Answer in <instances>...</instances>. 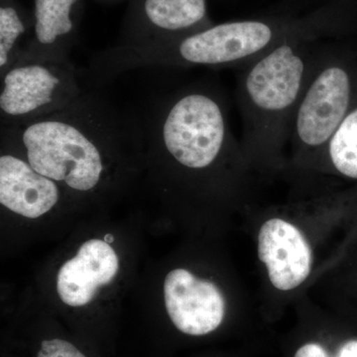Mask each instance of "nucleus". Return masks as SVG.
<instances>
[{
	"label": "nucleus",
	"mask_w": 357,
	"mask_h": 357,
	"mask_svg": "<svg viewBox=\"0 0 357 357\" xmlns=\"http://www.w3.org/2000/svg\"><path fill=\"white\" fill-rule=\"evenodd\" d=\"M144 126L96 93L22 126L1 128L2 144L42 175L79 192L102 184L109 162L139 142Z\"/></svg>",
	"instance_id": "nucleus-1"
},
{
	"label": "nucleus",
	"mask_w": 357,
	"mask_h": 357,
	"mask_svg": "<svg viewBox=\"0 0 357 357\" xmlns=\"http://www.w3.org/2000/svg\"><path fill=\"white\" fill-rule=\"evenodd\" d=\"M333 23L321 16L307 20H246L213 24L178 38L121 46L100 52L91 60L98 81L137 68H236L241 69L292 37L333 34Z\"/></svg>",
	"instance_id": "nucleus-2"
},
{
	"label": "nucleus",
	"mask_w": 357,
	"mask_h": 357,
	"mask_svg": "<svg viewBox=\"0 0 357 357\" xmlns=\"http://www.w3.org/2000/svg\"><path fill=\"white\" fill-rule=\"evenodd\" d=\"M326 35L292 37L239 69L236 102L243 119L244 151L273 159L290 140L294 115Z\"/></svg>",
	"instance_id": "nucleus-3"
},
{
	"label": "nucleus",
	"mask_w": 357,
	"mask_h": 357,
	"mask_svg": "<svg viewBox=\"0 0 357 357\" xmlns=\"http://www.w3.org/2000/svg\"><path fill=\"white\" fill-rule=\"evenodd\" d=\"M356 102V54L344 45L324 44L291 126L289 141L299 159L323 158Z\"/></svg>",
	"instance_id": "nucleus-4"
},
{
	"label": "nucleus",
	"mask_w": 357,
	"mask_h": 357,
	"mask_svg": "<svg viewBox=\"0 0 357 357\" xmlns=\"http://www.w3.org/2000/svg\"><path fill=\"white\" fill-rule=\"evenodd\" d=\"M0 79L1 128L22 126L55 114L83 93L69 57L23 56Z\"/></svg>",
	"instance_id": "nucleus-5"
},
{
	"label": "nucleus",
	"mask_w": 357,
	"mask_h": 357,
	"mask_svg": "<svg viewBox=\"0 0 357 357\" xmlns=\"http://www.w3.org/2000/svg\"><path fill=\"white\" fill-rule=\"evenodd\" d=\"M211 25L206 0H130L117 45L165 41Z\"/></svg>",
	"instance_id": "nucleus-6"
},
{
	"label": "nucleus",
	"mask_w": 357,
	"mask_h": 357,
	"mask_svg": "<svg viewBox=\"0 0 357 357\" xmlns=\"http://www.w3.org/2000/svg\"><path fill=\"white\" fill-rule=\"evenodd\" d=\"M164 298L171 321L187 335H208L217 330L225 317V298L220 289L188 270L169 272L164 282Z\"/></svg>",
	"instance_id": "nucleus-7"
},
{
	"label": "nucleus",
	"mask_w": 357,
	"mask_h": 357,
	"mask_svg": "<svg viewBox=\"0 0 357 357\" xmlns=\"http://www.w3.org/2000/svg\"><path fill=\"white\" fill-rule=\"evenodd\" d=\"M258 256L275 288L291 291L311 273L312 251L306 238L292 223L275 218L263 223L258 236Z\"/></svg>",
	"instance_id": "nucleus-8"
},
{
	"label": "nucleus",
	"mask_w": 357,
	"mask_h": 357,
	"mask_svg": "<svg viewBox=\"0 0 357 357\" xmlns=\"http://www.w3.org/2000/svg\"><path fill=\"white\" fill-rule=\"evenodd\" d=\"M58 182L37 172L15 150L2 144L0 203L28 218L42 217L60 201Z\"/></svg>",
	"instance_id": "nucleus-9"
},
{
	"label": "nucleus",
	"mask_w": 357,
	"mask_h": 357,
	"mask_svg": "<svg viewBox=\"0 0 357 357\" xmlns=\"http://www.w3.org/2000/svg\"><path fill=\"white\" fill-rule=\"evenodd\" d=\"M117 271L119 258L114 248L105 241L91 239L59 270V296L69 306H84L98 288L114 280Z\"/></svg>",
	"instance_id": "nucleus-10"
},
{
	"label": "nucleus",
	"mask_w": 357,
	"mask_h": 357,
	"mask_svg": "<svg viewBox=\"0 0 357 357\" xmlns=\"http://www.w3.org/2000/svg\"><path fill=\"white\" fill-rule=\"evenodd\" d=\"M84 1L34 0L32 37L23 56L69 57L83 17Z\"/></svg>",
	"instance_id": "nucleus-11"
},
{
	"label": "nucleus",
	"mask_w": 357,
	"mask_h": 357,
	"mask_svg": "<svg viewBox=\"0 0 357 357\" xmlns=\"http://www.w3.org/2000/svg\"><path fill=\"white\" fill-rule=\"evenodd\" d=\"M33 24V14L17 0H0V75L24 55Z\"/></svg>",
	"instance_id": "nucleus-12"
},
{
	"label": "nucleus",
	"mask_w": 357,
	"mask_h": 357,
	"mask_svg": "<svg viewBox=\"0 0 357 357\" xmlns=\"http://www.w3.org/2000/svg\"><path fill=\"white\" fill-rule=\"evenodd\" d=\"M324 157L335 172L357 181V102L333 135Z\"/></svg>",
	"instance_id": "nucleus-13"
},
{
	"label": "nucleus",
	"mask_w": 357,
	"mask_h": 357,
	"mask_svg": "<svg viewBox=\"0 0 357 357\" xmlns=\"http://www.w3.org/2000/svg\"><path fill=\"white\" fill-rule=\"evenodd\" d=\"M37 357H86L75 345L63 340H44Z\"/></svg>",
	"instance_id": "nucleus-14"
},
{
	"label": "nucleus",
	"mask_w": 357,
	"mask_h": 357,
	"mask_svg": "<svg viewBox=\"0 0 357 357\" xmlns=\"http://www.w3.org/2000/svg\"><path fill=\"white\" fill-rule=\"evenodd\" d=\"M294 357H331L328 351L318 344H307L303 345L296 352Z\"/></svg>",
	"instance_id": "nucleus-15"
},
{
	"label": "nucleus",
	"mask_w": 357,
	"mask_h": 357,
	"mask_svg": "<svg viewBox=\"0 0 357 357\" xmlns=\"http://www.w3.org/2000/svg\"><path fill=\"white\" fill-rule=\"evenodd\" d=\"M335 357H357V340L344 342L340 347Z\"/></svg>",
	"instance_id": "nucleus-16"
},
{
	"label": "nucleus",
	"mask_w": 357,
	"mask_h": 357,
	"mask_svg": "<svg viewBox=\"0 0 357 357\" xmlns=\"http://www.w3.org/2000/svg\"><path fill=\"white\" fill-rule=\"evenodd\" d=\"M105 241L107 243H114V236H112V234H107V236L105 237Z\"/></svg>",
	"instance_id": "nucleus-17"
},
{
	"label": "nucleus",
	"mask_w": 357,
	"mask_h": 357,
	"mask_svg": "<svg viewBox=\"0 0 357 357\" xmlns=\"http://www.w3.org/2000/svg\"><path fill=\"white\" fill-rule=\"evenodd\" d=\"M340 2H342V3H351V2L354 1V0H340Z\"/></svg>",
	"instance_id": "nucleus-18"
},
{
	"label": "nucleus",
	"mask_w": 357,
	"mask_h": 357,
	"mask_svg": "<svg viewBox=\"0 0 357 357\" xmlns=\"http://www.w3.org/2000/svg\"><path fill=\"white\" fill-rule=\"evenodd\" d=\"M98 1H102V2H115V1H119V0H98Z\"/></svg>",
	"instance_id": "nucleus-19"
}]
</instances>
